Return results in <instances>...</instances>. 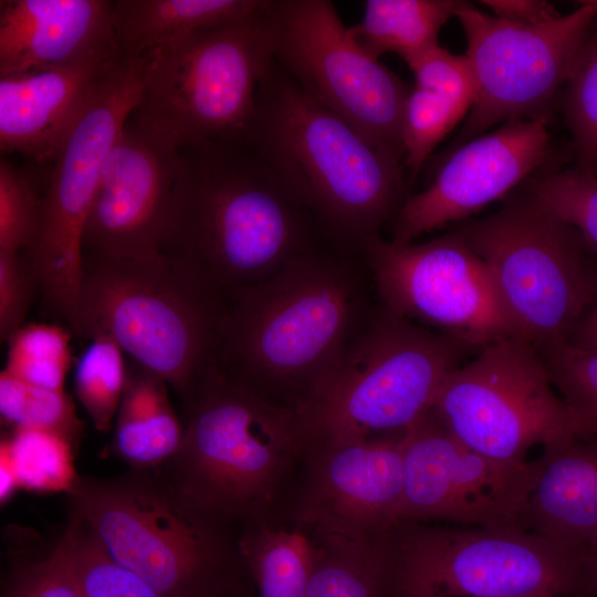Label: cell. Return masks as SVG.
Here are the masks:
<instances>
[{
	"instance_id": "6da1fadb",
	"label": "cell",
	"mask_w": 597,
	"mask_h": 597,
	"mask_svg": "<svg viewBox=\"0 0 597 597\" xmlns=\"http://www.w3.org/2000/svg\"><path fill=\"white\" fill-rule=\"evenodd\" d=\"M363 256L323 247L224 295L213 366L301 413L318 396L376 304Z\"/></svg>"
},
{
	"instance_id": "7a4b0ae2",
	"label": "cell",
	"mask_w": 597,
	"mask_h": 597,
	"mask_svg": "<svg viewBox=\"0 0 597 597\" xmlns=\"http://www.w3.org/2000/svg\"><path fill=\"white\" fill-rule=\"evenodd\" d=\"M328 247L262 157L247 143L179 148L160 252L226 295L292 259Z\"/></svg>"
},
{
	"instance_id": "3957f363",
	"label": "cell",
	"mask_w": 597,
	"mask_h": 597,
	"mask_svg": "<svg viewBox=\"0 0 597 597\" xmlns=\"http://www.w3.org/2000/svg\"><path fill=\"white\" fill-rule=\"evenodd\" d=\"M245 143L326 245L362 256L407 199L400 158L307 96L274 62Z\"/></svg>"
},
{
	"instance_id": "277c9868",
	"label": "cell",
	"mask_w": 597,
	"mask_h": 597,
	"mask_svg": "<svg viewBox=\"0 0 597 597\" xmlns=\"http://www.w3.org/2000/svg\"><path fill=\"white\" fill-rule=\"evenodd\" d=\"M181 404V444L154 470L192 505L237 527L282 517L310 440L300 413L214 366Z\"/></svg>"
},
{
	"instance_id": "5b68a950",
	"label": "cell",
	"mask_w": 597,
	"mask_h": 597,
	"mask_svg": "<svg viewBox=\"0 0 597 597\" xmlns=\"http://www.w3.org/2000/svg\"><path fill=\"white\" fill-rule=\"evenodd\" d=\"M67 494L111 557L165 597H222L252 582L239 527L192 505L157 470L78 476Z\"/></svg>"
},
{
	"instance_id": "8992f818",
	"label": "cell",
	"mask_w": 597,
	"mask_h": 597,
	"mask_svg": "<svg viewBox=\"0 0 597 597\" xmlns=\"http://www.w3.org/2000/svg\"><path fill=\"white\" fill-rule=\"evenodd\" d=\"M223 303L224 295L161 252L84 255L71 331L85 339L112 337L184 402L213 366Z\"/></svg>"
},
{
	"instance_id": "52a82bcc",
	"label": "cell",
	"mask_w": 597,
	"mask_h": 597,
	"mask_svg": "<svg viewBox=\"0 0 597 597\" xmlns=\"http://www.w3.org/2000/svg\"><path fill=\"white\" fill-rule=\"evenodd\" d=\"M476 352L376 302L316 399L310 439L400 433L425 417L447 378Z\"/></svg>"
},
{
	"instance_id": "ba28073f",
	"label": "cell",
	"mask_w": 597,
	"mask_h": 597,
	"mask_svg": "<svg viewBox=\"0 0 597 597\" xmlns=\"http://www.w3.org/2000/svg\"><path fill=\"white\" fill-rule=\"evenodd\" d=\"M390 597H567L594 589L588 551L530 531L398 521Z\"/></svg>"
},
{
	"instance_id": "9c48e42d",
	"label": "cell",
	"mask_w": 597,
	"mask_h": 597,
	"mask_svg": "<svg viewBox=\"0 0 597 597\" xmlns=\"http://www.w3.org/2000/svg\"><path fill=\"white\" fill-rule=\"evenodd\" d=\"M264 4L143 55L144 82L132 117L178 148L247 140L260 86L273 67Z\"/></svg>"
},
{
	"instance_id": "30bf717a",
	"label": "cell",
	"mask_w": 597,
	"mask_h": 597,
	"mask_svg": "<svg viewBox=\"0 0 597 597\" xmlns=\"http://www.w3.org/2000/svg\"><path fill=\"white\" fill-rule=\"evenodd\" d=\"M484 262L513 336L536 349L566 342L591 293L577 231L531 193L454 229Z\"/></svg>"
},
{
	"instance_id": "8fae6325",
	"label": "cell",
	"mask_w": 597,
	"mask_h": 597,
	"mask_svg": "<svg viewBox=\"0 0 597 597\" xmlns=\"http://www.w3.org/2000/svg\"><path fill=\"white\" fill-rule=\"evenodd\" d=\"M144 57L122 55L101 78L54 157L36 237L24 252L43 301L71 327L83 273V237L102 169L138 106Z\"/></svg>"
},
{
	"instance_id": "7c38bea8",
	"label": "cell",
	"mask_w": 597,
	"mask_h": 597,
	"mask_svg": "<svg viewBox=\"0 0 597 597\" xmlns=\"http://www.w3.org/2000/svg\"><path fill=\"white\" fill-rule=\"evenodd\" d=\"M275 64L312 100L401 159L408 86L354 40L329 0H266Z\"/></svg>"
},
{
	"instance_id": "4fadbf2b",
	"label": "cell",
	"mask_w": 597,
	"mask_h": 597,
	"mask_svg": "<svg viewBox=\"0 0 597 597\" xmlns=\"http://www.w3.org/2000/svg\"><path fill=\"white\" fill-rule=\"evenodd\" d=\"M432 411L462 444L521 467L527 451L583 433L531 344L509 336L486 345L443 384Z\"/></svg>"
},
{
	"instance_id": "5bb4252c",
	"label": "cell",
	"mask_w": 597,
	"mask_h": 597,
	"mask_svg": "<svg viewBox=\"0 0 597 597\" xmlns=\"http://www.w3.org/2000/svg\"><path fill=\"white\" fill-rule=\"evenodd\" d=\"M475 100L454 145L513 119L547 118L543 111L564 87L577 53L597 22V0L543 24H521L464 2L455 15Z\"/></svg>"
},
{
	"instance_id": "9a60e30c",
	"label": "cell",
	"mask_w": 597,
	"mask_h": 597,
	"mask_svg": "<svg viewBox=\"0 0 597 597\" xmlns=\"http://www.w3.org/2000/svg\"><path fill=\"white\" fill-rule=\"evenodd\" d=\"M362 256L390 312L475 352L513 336L484 262L454 229L422 243L379 235Z\"/></svg>"
},
{
	"instance_id": "2e32d148",
	"label": "cell",
	"mask_w": 597,
	"mask_h": 597,
	"mask_svg": "<svg viewBox=\"0 0 597 597\" xmlns=\"http://www.w3.org/2000/svg\"><path fill=\"white\" fill-rule=\"evenodd\" d=\"M533 472V462L510 467L467 448L431 410L404 432L399 521L527 531Z\"/></svg>"
},
{
	"instance_id": "e0dca14e",
	"label": "cell",
	"mask_w": 597,
	"mask_h": 597,
	"mask_svg": "<svg viewBox=\"0 0 597 597\" xmlns=\"http://www.w3.org/2000/svg\"><path fill=\"white\" fill-rule=\"evenodd\" d=\"M404 432L310 439L282 517L315 534L386 537L399 521Z\"/></svg>"
},
{
	"instance_id": "ac0fdd59",
	"label": "cell",
	"mask_w": 597,
	"mask_h": 597,
	"mask_svg": "<svg viewBox=\"0 0 597 597\" xmlns=\"http://www.w3.org/2000/svg\"><path fill=\"white\" fill-rule=\"evenodd\" d=\"M130 119L104 163L85 224L84 255L136 258L161 250L179 148Z\"/></svg>"
},
{
	"instance_id": "d6986e66",
	"label": "cell",
	"mask_w": 597,
	"mask_h": 597,
	"mask_svg": "<svg viewBox=\"0 0 597 597\" xmlns=\"http://www.w3.org/2000/svg\"><path fill=\"white\" fill-rule=\"evenodd\" d=\"M548 149L545 117L509 121L459 145L430 185L407 197L390 222L389 240L412 243L425 233L468 220L543 165Z\"/></svg>"
},
{
	"instance_id": "ffe728a7",
	"label": "cell",
	"mask_w": 597,
	"mask_h": 597,
	"mask_svg": "<svg viewBox=\"0 0 597 597\" xmlns=\"http://www.w3.org/2000/svg\"><path fill=\"white\" fill-rule=\"evenodd\" d=\"M119 54L114 29V1L0 2V76Z\"/></svg>"
},
{
	"instance_id": "44dd1931",
	"label": "cell",
	"mask_w": 597,
	"mask_h": 597,
	"mask_svg": "<svg viewBox=\"0 0 597 597\" xmlns=\"http://www.w3.org/2000/svg\"><path fill=\"white\" fill-rule=\"evenodd\" d=\"M121 55L0 76L1 149L40 161L53 159L94 88Z\"/></svg>"
},
{
	"instance_id": "7402d4cb",
	"label": "cell",
	"mask_w": 597,
	"mask_h": 597,
	"mask_svg": "<svg viewBox=\"0 0 597 597\" xmlns=\"http://www.w3.org/2000/svg\"><path fill=\"white\" fill-rule=\"evenodd\" d=\"M526 509V528L579 548L597 541V433L543 447Z\"/></svg>"
},
{
	"instance_id": "603a6c76",
	"label": "cell",
	"mask_w": 597,
	"mask_h": 597,
	"mask_svg": "<svg viewBox=\"0 0 597 597\" xmlns=\"http://www.w3.org/2000/svg\"><path fill=\"white\" fill-rule=\"evenodd\" d=\"M168 384L132 362L114 422L111 452L134 470H154L178 451L184 423L168 394Z\"/></svg>"
},
{
	"instance_id": "cb8c5ba5",
	"label": "cell",
	"mask_w": 597,
	"mask_h": 597,
	"mask_svg": "<svg viewBox=\"0 0 597 597\" xmlns=\"http://www.w3.org/2000/svg\"><path fill=\"white\" fill-rule=\"evenodd\" d=\"M265 0H116L114 29L122 55L149 51L256 12Z\"/></svg>"
},
{
	"instance_id": "d4e9b609",
	"label": "cell",
	"mask_w": 597,
	"mask_h": 597,
	"mask_svg": "<svg viewBox=\"0 0 597 597\" xmlns=\"http://www.w3.org/2000/svg\"><path fill=\"white\" fill-rule=\"evenodd\" d=\"M238 547L256 597H306L317 553L311 532L284 517L250 521Z\"/></svg>"
},
{
	"instance_id": "484cf974",
	"label": "cell",
	"mask_w": 597,
	"mask_h": 597,
	"mask_svg": "<svg viewBox=\"0 0 597 597\" xmlns=\"http://www.w3.org/2000/svg\"><path fill=\"white\" fill-rule=\"evenodd\" d=\"M458 0H366L363 20L350 27L357 44L371 57L388 52L408 65L438 45L447 21L457 15Z\"/></svg>"
},
{
	"instance_id": "4316f807",
	"label": "cell",
	"mask_w": 597,
	"mask_h": 597,
	"mask_svg": "<svg viewBox=\"0 0 597 597\" xmlns=\"http://www.w3.org/2000/svg\"><path fill=\"white\" fill-rule=\"evenodd\" d=\"M312 534L317 553L306 597H390L388 535L355 541Z\"/></svg>"
},
{
	"instance_id": "83f0119b",
	"label": "cell",
	"mask_w": 597,
	"mask_h": 597,
	"mask_svg": "<svg viewBox=\"0 0 597 597\" xmlns=\"http://www.w3.org/2000/svg\"><path fill=\"white\" fill-rule=\"evenodd\" d=\"M60 542L82 597H165L111 557L81 516L72 510Z\"/></svg>"
},
{
	"instance_id": "f1b7e54d",
	"label": "cell",
	"mask_w": 597,
	"mask_h": 597,
	"mask_svg": "<svg viewBox=\"0 0 597 597\" xmlns=\"http://www.w3.org/2000/svg\"><path fill=\"white\" fill-rule=\"evenodd\" d=\"M474 98L442 86L415 84L407 96L401 127L405 164L416 176L436 146L469 115Z\"/></svg>"
},
{
	"instance_id": "f546056e",
	"label": "cell",
	"mask_w": 597,
	"mask_h": 597,
	"mask_svg": "<svg viewBox=\"0 0 597 597\" xmlns=\"http://www.w3.org/2000/svg\"><path fill=\"white\" fill-rule=\"evenodd\" d=\"M74 448L59 434L18 428L2 439L0 454L12 469L19 488L69 493L78 478L72 464Z\"/></svg>"
},
{
	"instance_id": "4dcf8cb0",
	"label": "cell",
	"mask_w": 597,
	"mask_h": 597,
	"mask_svg": "<svg viewBox=\"0 0 597 597\" xmlns=\"http://www.w3.org/2000/svg\"><path fill=\"white\" fill-rule=\"evenodd\" d=\"M77 358L75 396L95 429L106 433L115 422L127 380L124 350L109 336L100 334Z\"/></svg>"
},
{
	"instance_id": "1f68e13d",
	"label": "cell",
	"mask_w": 597,
	"mask_h": 597,
	"mask_svg": "<svg viewBox=\"0 0 597 597\" xmlns=\"http://www.w3.org/2000/svg\"><path fill=\"white\" fill-rule=\"evenodd\" d=\"M72 331L46 323H24L6 341L4 371L32 386L65 390L73 363Z\"/></svg>"
},
{
	"instance_id": "d6a6232c",
	"label": "cell",
	"mask_w": 597,
	"mask_h": 597,
	"mask_svg": "<svg viewBox=\"0 0 597 597\" xmlns=\"http://www.w3.org/2000/svg\"><path fill=\"white\" fill-rule=\"evenodd\" d=\"M0 416L11 429L49 431L74 447L83 433V422L65 390L32 386L3 369L0 373Z\"/></svg>"
},
{
	"instance_id": "836d02e7",
	"label": "cell",
	"mask_w": 597,
	"mask_h": 597,
	"mask_svg": "<svg viewBox=\"0 0 597 597\" xmlns=\"http://www.w3.org/2000/svg\"><path fill=\"white\" fill-rule=\"evenodd\" d=\"M563 104L576 167L597 176V22L569 71Z\"/></svg>"
},
{
	"instance_id": "e575fe53",
	"label": "cell",
	"mask_w": 597,
	"mask_h": 597,
	"mask_svg": "<svg viewBox=\"0 0 597 597\" xmlns=\"http://www.w3.org/2000/svg\"><path fill=\"white\" fill-rule=\"evenodd\" d=\"M526 191L572 226L586 248L597 253V176L576 166L549 171L531 179Z\"/></svg>"
},
{
	"instance_id": "d590c367",
	"label": "cell",
	"mask_w": 597,
	"mask_h": 597,
	"mask_svg": "<svg viewBox=\"0 0 597 597\" xmlns=\"http://www.w3.org/2000/svg\"><path fill=\"white\" fill-rule=\"evenodd\" d=\"M537 352L583 433H597V348L559 342Z\"/></svg>"
},
{
	"instance_id": "8d00e7d4",
	"label": "cell",
	"mask_w": 597,
	"mask_h": 597,
	"mask_svg": "<svg viewBox=\"0 0 597 597\" xmlns=\"http://www.w3.org/2000/svg\"><path fill=\"white\" fill-rule=\"evenodd\" d=\"M42 196L22 170L0 164V251L27 252L38 233Z\"/></svg>"
},
{
	"instance_id": "74e56055",
	"label": "cell",
	"mask_w": 597,
	"mask_h": 597,
	"mask_svg": "<svg viewBox=\"0 0 597 597\" xmlns=\"http://www.w3.org/2000/svg\"><path fill=\"white\" fill-rule=\"evenodd\" d=\"M3 597H82L61 542L44 557L18 562Z\"/></svg>"
},
{
	"instance_id": "f35d334b",
	"label": "cell",
	"mask_w": 597,
	"mask_h": 597,
	"mask_svg": "<svg viewBox=\"0 0 597 597\" xmlns=\"http://www.w3.org/2000/svg\"><path fill=\"white\" fill-rule=\"evenodd\" d=\"M39 292L35 277L21 252L0 251V337L23 325L32 297Z\"/></svg>"
},
{
	"instance_id": "ab89813d",
	"label": "cell",
	"mask_w": 597,
	"mask_h": 597,
	"mask_svg": "<svg viewBox=\"0 0 597 597\" xmlns=\"http://www.w3.org/2000/svg\"><path fill=\"white\" fill-rule=\"evenodd\" d=\"M496 18L521 24H543L562 15L554 4L544 0L480 1Z\"/></svg>"
},
{
	"instance_id": "60d3db41",
	"label": "cell",
	"mask_w": 597,
	"mask_h": 597,
	"mask_svg": "<svg viewBox=\"0 0 597 597\" xmlns=\"http://www.w3.org/2000/svg\"><path fill=\"white\" fill-rule=\"evenodd\" d=\"M567 343L583 348H597V262L591 261V293Z\"/></svg>"
},
{
	"instance_id": "b9f144b4",
	"label": "cell",
	"mask_w": 597,
	"mask_h": 597,
	"mask_svg": "<svg viewBox=\"0 0 597 597\" xmlns=\"http://www.w3.org/2000/svg\"><path fill=\"white\" fill-rule=\"evenodd\" d=\"M588 567L594 589H597V541L588 547Z\"/></svg>"
},
{
	"instance_id": "7bdbcfd3",
	"label": "cell",
	"mask_w": 597,
	"mask_h": 597,
	"mask_svg": "<svg viewBox=\"0 0 597 597\" xmlns=\"http://www.w3.org/2000/svg\"><path fill=\"white\" fill-rule=\"evenodd\" d=\"M222 597H256L252 582L244 584Z\"/></svg>"
}]
</instances>
